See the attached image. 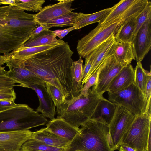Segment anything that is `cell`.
Returning a JSON list of instances; mask_svg holds the SVG:
<instances>
[{
  "instance_id": "1",
  "label": "cell",
  "mask_w": 151,
  "mask_h": 151,
  "mask_svg": "<svg viewBox=\"0 0 151 151\" xmlns=\"http://www.w3.org/2000/svg\"><path fill=\"white\" fill-rule=\"evenodd\" d=\"M73 53L68 43L65 42L25 60H19L46 83L59 89L68 100L75 97L71 73Z\"/></svg>"
},
{
  "instance_id": "2",
  "label": "cell",
  "mask_w": 151,
  "mask_h": 151,
  "mask_svg": "<svg viewBox=\"0 0 151 151\" xmlns=\"http://www.w3.org/2000/svg\"><path fill=\"white\" fill-rule=\"evenodd\" d=\"M34 14L8 5L0 6V54L6 55L23 46L40 24Z\"/></svg>"
},
{
  "instance_id": "3",
  "label": "cell",
  "mask_w": 151,
  "mask_h": 151,
  "mask_svg": "<svg viewBox=\"0 0 151 151\" xmlns=\"http://www.w3.org/2000/svg\"><path fill=\"white\" fill-rule=\"evenodd\" d=\"M81 126L68 151H114L109 142L108 125L90 119Z\"/></svg>"
},
{
  "instance_id": "4",
  "label": "cell",
  "mask_w": 151,
  "mask_h": 151,
  "mask_svg": "<svg viewBox=\"0 0 151 151\" xmlns=\"http://www.w3.org/2000/svg\"><path fill=\"white\" fill-rule=\"evenodd\" d=\"M87 97L79 95L71 99H66L56 107L58 116L74 127L79 129L91 118L101 96L92 89L88 91Z\"/></svg>"
},
{
  "instance_id": "5",
  "label": "cell",
  "mask_w": 151,
  "mask_h": 151,
  "mask_svg": "<svg viewBox=\"0 0 151 151\" xmlns=\"http://www.w3.org/2000/svg\"><path fill=\"white\" fill-rule=\"evenodd\" d=\"M48 121L26 104H19L0 112V132L28 130L44 125Z\"/></svg>"
},
{
  "instance_id": "6",
  "label": "cell",
  "mask_w": 151,
  "mask_h": 151,
  "mask_svg": "<svg viewBox=\"0 0 151 151\" xmlns=\"http://www.w3.org/2000/svg\"><path fill=\"white\" fill-rule=\"evenodd\" d=\"M151 114L145 112L136 116L124 134L121 145L129 147L136 151H147L151 132Z\"/></svg>"
},
{
  "instance_id": "7",
  "label": "cell",
  "mask_w": 151,
  "mask_h": 151,
  "mask_svg": "<svg viewBox=\"0 0 151 151\" xmlns=\"http://www.w3.org/2000/svg\"><path fill=\"white\" fill-rule=\"evenodd\" d=\"M122 22L100 24L78 40L77 50L80 57L86 58L96 47L114 35Z\"/></svg>"
},
{
  "instance_id": "8",
  "label": "cell",
  "mask_w": 151,
  "mask_h": 151,
  "mask_svg": "<svg viewBox=\"0 0 151 151\" xmlns=\"http://www.w3.org/2000/svg\"><path fill=\"white\" fill-rule=\"evenodd\" d=\"M108 93L109 101L126 109L136 116L145 112L147 99L145 95L134 83L118 92Z\"/></svg>"
},
{
  "instance_id": "9",
  "label": "cell",
  "mask_w": 151,
  "mask_h": 151,
  "mask_svg": "<svg viewBox=\"0 0 151 151\" xmlns=\"http://www.w3.org/2000/svg\"><path fill=\"white\" fill-rule=\"evenodd\" d=\"M136 116L126 109L117 106L114 116L108 125L109 142L113 150L118 149L124 134Z\"/></svg>"
},
{
  "instance_id": "10",
  "label": "cell",
  "mask_w": 151,
  "mask_h": 151,
  "mask_svg": "<svg viewBox=\"0 0 151 151\" xmlns=\"http://www.w3.org/2000/svg\"><path fill=\"white\" fill-rule=\"evenodd\" d=\"M123 67L116 61L113 54L106 58L97 68L96 83L92 89L101 96L107 92L110 83Z\"/></svg>"
},
{
  "instance_id": "11",
  "label": "cell",
  "mask_w": 151,
  "mask_h": 151,
  "mask_svg": "<svg viewBox=\"0 0 151 151\" xmlns=\"http://www.w3.org/2000/svg\"><path fill=\"white\" fill-rule=\"evenodd\" d=\"M6 63L9 68L6 76L19 83L16 86L29 88L32 85L45 84L42 79L25 68L19 60L9 58Z\"/></svg>"
},
{
  "instance_id": "12",
  "label": "cell",
  "mask_w": 151,
  "mask_h": 151,
  "mask_svg": "<svg viewBox=\"0 0 151 151\" xmlns=\"http://www.w3.org/2000/svg\"><path fill=\"white\" fill-rule=\"evenodd\" d=\"M132 43L137 62H141L151 47V16L134 37Z\"/></svg>"
},
{
  "instance_id": "13",
  "label": "cell",
  "mask_w": 151,
  "mask_h": 151,
  "mask_svg": "<svg viewBox=\"0 0 151 151\" xmlns=\"http://www.w3.org/2000/svg\"><path fill=\"white\" fill-rule=\"evenodd\" d=\"M29 130L0 132V151H21L23 144L31 138Z\"/></svg>"
},
{
  "instance_id": "14",
  "label": "cell",
  "mask_w": 151,
  "mask_h": 151,
  "mask_svg": "<svg viewBox=\"0 0 151 151\" xmlns=\"http://www.w3.org/2000/svg\"><path fill=\"white\" fill-rule=\"evenodd\" d=\"M74 0H58V3L42 8L37 13L34 14L35 20L39 24L46 23L57 17L72 11L76 9L71 8Z\"/></svg>"
},
{
  "instance_id": "15",
  "label": "cell",
  "mask_w": 151,
  "mask_h": 151,
  "mask_svg": "<svg viewBox=\"0 0 151 151\" xmlns=\"http://www.w3.org/2000/svg\"><path fill=\"white\" fill-rule=\"evenodd\" d=\"M116 42L114 35H112L96 47L87 57L91 62V66L86 82L104 61L108 57L113 54Z\"/></svg>"
},
{
  "instance_id": "16",
  "label": "cell",
  "mask_w": 151,
  "mask_h": 151,
  "mask_svg": "<svg viewBox=\"0 0 151 151\" xmlns=\"http://www.w3.org/2000/svg\"><path fill=\"white\" fill-rule=\"evenodd\" d=\"M29 88L35 91L39 99V105L36 111L41 113L44 117L50 120L54 119L56 106L47 91L45 85H32Z\"/></svg>"
},
{
  "instance_id": "17",
  "label": "cell",
  "mask_w": 151,
  "mask_h": 151,
  "mask_svg": "<svg viewBox=\"0 0 151 151\" xmlns=\"http://www.w3.org/2000/svg\"><path fill=\"white\" fill-rule=\"evenodd\" d=\"M46 124V127L51 132L70 142L78 134L80 129V128H76L58 116L49 121Z\"/></svg>"
},
{
  "instance_id": "18",
  "label": "cell",
  "mask_w": 151,
  "mask_h": 151,
  "mask_svg": "<svg viewBox=\"0 0 151 151\" xmlns=\"http://www.w3.org/2000/svg\"><path fill=\"white\" fill-rule=\"evenodd\" d=\"M31 138L53 147L66 149L67 151L70 148V141L52 133L47 127L33 132Z\"/></svg>"
},
{
  "instance_id": "19",
  "label": "cell",
  "mask_w": 151,
  "mask_h": 151,
  "mask_svg": "<svg viewBox=\"0 0 151 151\" xmlns=\"http://www.w3.org/2000/svg\"><path fill=\"white\" fill-rule=\"evenodd\" d=\"M134 70L130 64L123 68L111 82L108 92L114 93L127 87L134 83Z\"/></svg>"
},
{
  "instance_id": "20",
  "label": "cell",
  "mask_w": 151,
  "mask_h": 151,
  "mask_svg": "<svg viewBox=\"0 0 151 151\" xmlns=\"http://www.w3.org/2000/svg\"><path fill=\"white\" fill-rule=\"evenodd\" d=\"M117 106L103 96L98 102L91 119L108 125L114 116Z\"/></svg>"
},
{
  "instance_id": "21",
  "label": "cell",
  "mask_w": 151,
  "mask_h": 151,
  "mask_svg": "<svg viewBox=\"0 0 151 151\" xmlns=\"http://www.w3.org/2000/svg\"><path fill=\"white\" fill-rule=\"evenodd\" d=\"M113 55L117 62L123 67L130 64L133 60L135 59L132 42L116 41L114 47Z\"/></svg>"
},
{
  "instance_id": "22",
  "label": "cell",
  "mask_w": 151,
  "mask_h": 151,
  "mask_svg": "<svg viewBox=\"0 0 151 151\" xmlns=\"http://www.w3.org/2000/svg\"><path fill=\"white\" fill-rule=\"evenodd\" d=\"M65 42L56 38L53 31L44 30L35 36H31L21 47H37L55 44H62Z\"/></svg>"
},
{
  "instance_id": "23",
  "label": "cell",
  "mask_w": 151,
  "mask_h": 151,
  "mask_svg": "<svg viewBox=\"0 0 151 151\" xmlns=\"http://www.w3.org/2000/svg\"><path fill=\"white\" fill-rule=\"evenodd\" d=\"M115 5L111 7L107 8L90 14L81 13V14L73 26L75 30L80 29L88 25L99 23L104 19L115 8Z\"/></svg>"
},
{
  "instance_id": "24",
  "label": "cell",
  "mask_w": 151,
  "mask_h": 151,
  "mask_svg": "<svg viewBox=\"0 0 151 151\" xmlns=\"http://www.w3.org/2000/svg\"><path fill=\"white\" fill-rule=\"evenodd\" d=\"M60 44H55L28 47H21L9 53L8 55L9 59L24 60L36 54L52 48Z\"/></svg>"
},
{
  "instance_id": "25",
  "label": "cell",
  "mask_w": 151,
  "mask_h": 151,
  "mask_svg": "<svg viewBox=\"0 0 151 151\" xmlns=\"http://www.w3.org/2000/svg\"><path fill=\"white\" fill-rule=\"evenodd\" d=\"M136 17L122 22L114 35L116 41L132 42L135 29Z\"/></svg>"
},
{
  "instance_id": "26",
  "label": "cell",
  "mask_w": 151,
  "mask_h": 151,
  "mask_svg": "<svg viewBox=\"0 0 151 151\" xmlns=\"http://www.w3.org/2000/svg\"><path fill=\"white\" fill-rule=\"evenodd\" d=\"M84 67L83 62L81 57L79 59L73 61L71 66V73L73 89L75 97L79 95L83 88V80Z\"/></svg>"
},
{
  "instance_id": "27",
  "label": "cell",
  "mask_w": 151,
  "mask_h": 151,
  "mask_svg": "<svg viewBox=\"0 0 151 151\" xmlns=\"http://www.w3.org/2000/svg\"><path fill=\"white\" fill-rule=\"evenodd\" d=\"M137 0H121L115 4V6L108 15L98 24L109 23L123 14L127 9L136 3Z\"/></svg>"
},
{
  "instance_id": "28",
  "label": "cell",
  "mask_w": 151,
  "mask_h": 151,
  "mask_svg": "<svg viewBox=\"0 0 151 151\" xmlns=\"http://www.w3.org/2000/svg\"><path fill=\"white\" fill-rule=\"evenodd\" d=\"M21 151H67V150L53 147L32 138L22 145Z\"/></svg>"
},
{
  "instance_id": "29",
  "label": "cell",
  "mask_w": 151,
  "mask_h": 151,
  "mask_svg": "<svg viewBox=\"0 0 151 151\" xmlns=\"http://www.w3.org/2000/svg\"><path fill=\"white\" fill-rule=\"evenodd\" d=\"M134 70V84L145 95L146 84L149 76L151 75V72L143 68L141 62H137Z\"/></svg>"
},
{
  "instance_id": "30",
  "label": "cell",
  "mask_w": 151,
  "mask_h": 151,
  "mask_svg": "<svg viewBox=\"0 0 151 151\" xmlns=\"http://www.w3.org/2000/svg\"><path fill=\"white\" fill-rule=\"evenodd\" d=\"M81 14V13L70 12L52 19L46 23L49 24L52 27H55L72 26Z\"/></svg>"
},
{
  "instance_id": "31",
  "label": "cell",
  "mask_w": 151,
  "mask_h": 151,
  "mask_svg": "<svg viewBox=\"0 0 151 151\" xmlns=\"http://www.w3.org/2000/svg\"><path fill=\"white\" fill-rule=\"evenodd\" d=\"M45 2L44 0H15V3L12 5L23 11L37 12L42 9V6Z\"/></svg>"
},
{
  "instance_id": "32",
  "label": "cell",
  "mask_w": 151,
  "mask_h": 151,
  "mask_svg": "<svg viewBox=\"0 0 151 151\" xmlns=\"http://www.w3.org/2000/svg\"><path fill=\"white\" fill-rule=\"evenodd\" d=\"M47 91L53 101L56 107L63 104L66 99L63 92L55 86L46 83Z\"/></svg>"
},
{
  "instance_id": "33",
  "label": "cell",
  "mask_w": 151,
  "mask_h": 151,
  "mask_svg": "<svg viewBox=\"0 0 151 151\" xmlns=\"http://www.w3.org/2000/svg\"><path fill=\"white\" fill-rule=\"evenodd\" d=\"M151 16V2L150 0L144 10L136 17L135 28L134 33V37L136 35L139 30L147 19Z\"/></svg>"
},
{
  "instance_id": "34",
  "label": "cell",
  "mask_w": 151,
  "mask_h": 151,
  "mask_svg": "<svg viewBox=\"0 0 151 151\" xmlns=\"http://www.w3.org/2000/svg\"><path fill=\"white\" fill-rule=\"evenodd\" d=\"M5 67L0 65V90L13 88L16 82L6 76Z\"/></svg>"
},
{
  "instance_id": "35",
  "label": "cell",
  "mask_w": 151,
  "mask_h": 151,
  "mask_svg": "<svg viewBox=\"0 0 151 151\" xmlns=\"http://www.w3.org/2000/svg\"><path fill=\"white\" fill-rule=\"evenodd\" d=\"M98 73V69H97L90 76L83 85L79 95H83L86 97L88 96L89 94V89L91 87L95 86L96 83Z\"/></svg>"
},
{
  "instance_id": "36",
  "label": "cell",
  "mask_w": 151,
  "mask_h": 151,
  "mask_svg": "<svg viewBox=\"0 0 151 151\" xmlns=\"http://www.w3.org/2000/svg\"><path fill=\"white\" fill-rule=\"evenodd\" d=\"M16 98V94L14 88L0 90V100H15Z\"/></svg>"
},
{
  "instance_id": "37",
  "label": "cell",
  "mask_w": 151,
  "mask_h": 151,
  "mask_svg": "<svg viewBox=\"0 0 151 151\" xmlns=\"http://www.w3.org/2000/svg\"><path fill=\"white\" fill-rule=\"evenodd\" d=\"M14 100L7 99L0 100V112L14 107L17 105Z\"/></svg>"
},
{
  "instance_id": "38",
  "label": "cell",
  "mask_w": 151,
  "mask_h": 151,
  "mask_svg": "<svg viewBox=\"0 0 151 151\" xmlns=\"http://www.w3.org/2000/svg\"><path fill=\"white\" fill-rule=\"evenodd\" d=\"M75 30L73 26L63 29H58L53 31V33L55 36L58 37L60 40L63 39L70 32Z\"/></svg>"
},
{
  "instance_id": "39",
  "label": "cell",
  "mask_w": 151,
  "mask_h": 151,
  "mask_svg": "<svg viewBox=\"0 0 151 151\" xmlns=\"http://www.w3.org/2000/svg\"><path fill=\"white\" fill-rule=\"evenodd\" d=\"M52 27L50 25L47 23L40 24L38 26L33 30L30 37L38 35L44 30L49 29Z\"/></svg>"
},
{
  "instance_id": "40",
  "label": "cell",
  "mask_w": 151,
  "mask_h": 151,
  "mask_svg": "<svg viewBox=\"0 0 151 151\" xmlns=\"http://www.w3.org/2000/svg\"><path fill=\"white\" fill-rule=\"evenodd\" d=\"M151 75L148 78L146 86L145 96L147 102L151 100Z\"/></svg>"
},
{
  "instance_id": "41",
  "label": "cell",
  "mask_w": 151,
  "mask_h": 151,
  "mask_svg": "<svg viewBox=\"0 0 151 151\" xmlns=\"http://www.w3.org/2000/svg\"><path fill=\"white\" fill-rule=\"evenodd\" d=\"M9 60L8 54L6 55L0 54V65H2Z\"/></svg>"
},
{
  "instance_id": "42",
  "label": "cell",
  "mask_w": 151,
  "mask_h": 151,
  "mask_svg": "<svg viewBox=\"0 0 151 151\" xmlns=\"http://www.w3.org/2000/svg\"><path fill=\"white\" fill-rule=\"evenodd\" d=\"M118 149L119 151H136L133 148L123 144L120 145Z\"/></svg>"
},
{
  "instance_id": "43",
  "label": "cell",
  "mask_w": 151,
  "mask_h": 151,
  "mask_svg": "<svg viewBox=\"0 0 151 151\" xmlns=\"http://www.w3.org/2000/svg\"><path fill=\"white\" fill-rule=\"evenodd\" d=\"M15 2V0H0V5H12Z\"/></svg>"
},
{
  "instance_id": "44",
  "label": "cell",
  "mask_w": 151,
  "mask_h": 151,
  "mask_svg": "<svg viewBox=\"0 0 151 151\" xmlns=\"http://www.w3.org/2000/svg\"><path fill=\"white\" fill-rule=\"evenodd\" d=\"M75 151H83L81 150H76Z\"/></svg>"
}]
</instances>
